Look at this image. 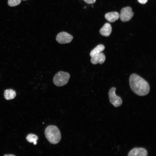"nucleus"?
<instances>
[{
  "mask_svg": "<svg viewBox=\"0 0 156 156\" xmlns=\"http://www.w3.org/2000/svg\"><path fill=\"white\" fill-rule=\"evenodd\" d=\"M129 83L131 90L138 96L146 95L149 92L150 87L148 83L136 74H132L130 75Z\"/></svg>",
  "mask_w": 156,
  "mask_h": 156,
  "instance_id": "f257e3e1",
  "label": "nucleus"
},
{
  "mask_svg": "<svg viewBox=\"0 0 156 156\" xmlns=\"http://www.w3.org/2000/svg\"><path fill=\"white\" fill-rule=\"evenodd\" d=\"M45 135L48 141L53 144L59 143L61 139L60 131L58 128L54 125H50L45 129Z\"/></svg>",
  "mask_w": 156,
  "mask_h": 156,
  "instance_id": "f03ea898",
  "label": "nucleus"
},
{
  "mask_svg": "<svg viewBox=\"0 0 156 156\" xmlns=\"http://www.w3.org/2000/svg\"><path fill=\"white\" fill-rule=\"evenodd\" d=\"M70 77V75L68 73L59 71L55 75L53 78V82L57 86H63L68 83Z\"/></svg>",
  "mask_w": 156,
  "mask_h": 156,
  "instance_id": "7ed1b4c3",
  "label": "nucleus"
},
{
  "mask_svg": "<svg viewBox=\"0 0 156 156\" xmlns=\"http://www.w3.org/2000/svg\"><path fill=\"white\" fill-rule=\"evenodd\" d=\"M116 89L114 87L111 88L109 90L108 95L110 103L115 107H118L122 104V101L120 96L116 95Z\"/></svg>",
  "mask_w": 156,
  "mask_h": 156,
  "instance_id": "20e7f679",
  "label": "nucleus"
},
{
  "mask_svg": "<svg viewBox=\"0 0 156 156\" xmlns=\"http://www.w3.org/2000/svg\"><path fill=\"white\" fill-rule=\"evenodd\" d=\"M132 8L127 6L123 8L121 10L120 15V20L123 22L129 21L133 17L134 13Z\"/></svg>",
  "mask_w": 156,
  "mask_h": 156,
  "instance_id": "39448f33",
  "label": "nucleus"
},
{
  "mask_svg": "<svg viewBox=\"0 0 156 156\" xmlns=\"http://www.w3.org/2000/svg\"><path fill=\"white\" fill-rule=\"evenodd\" d=\"M73 38L72 35L66 32L62 31L57 34L56 39L59 43L65 44L70 43Z\"/></svg>",
  "mask_w": 156,
  "mask_h": 156,
  "instance_id": "423d86ee",
  "label": "nucleus"
},
{
  "mask_svg": "<svg viewBox=\"0 0 156 156\" xmlns=\"http://www.w3.org/2000/svg\"><path fill=\"white\" fill-rule=\"evenodd\" d=\"M148 152L145 148L142 147H135L128 153V156H146Z\"/></svg>",
  "mask_w": 156,
  "mask_h": 156,
  "instance_id": "0eeeda50",
  "label": "nucleus"
},
{
  "mask_svg": "<svg viewBox=\"0 0 156 156\" xmlns=\"http://www.w3.org/2000/svg\"><path fill=\"white\" fill-rule=\"evenodd\" d=\"M105 60V56L104 53L101 52L92 57L90 61L93 64H96L98 63L102 64L104 63Z\"/></svg>",
  "mask_w": 156,
  "mask_h": 156,
  "instance_id": "6e6552de",
  "label": "nucleus"
},
{
  "mask_svg": "<svg viewBox=\"0 0 156 156\" xmlns=\"http://www.w3.org/2000/svg\"><path fill=\"white\" fill-rule=\"evenodd\" d=\"M120 14L116 12H109L106 14L105 16V18L111 23L115 22L119 18Z\"/></svg>",
  "mask_w": 156,
  "mask_h": 156,
  "instance_id": "1a4fd4ad",
  "label": "nucleus"
},
{
  "mask_svg": "<svg viewBox=\"0 0 156 156\" xmlns=\"http://www.w3.org/2000/svg\"><path fill=\"white\" fill-rule=\"evenodd\" d=\"M112 31L111 25L109 23H105L101 29L100 33L102 36L108 37L110 35Z\"/></svg>",
  "mask_w": 156,
  "mask_h": 156,
  "instance_id": "9d476101",
  "label": "nucleus"
},
{
  "mask_svg": "<svg viewBox=\"0 0 156 156\" xmlns=\"http://www.w3.org/2000/svg\"><path fill=\"white\" fill-rule=\"evenodd\" d=\"M16 95V92L12 89L6 90L4 92V96L7 100H10L14 99Z\"/></svg>",
  "mask_w": 156,
  "mask_h": 156,
  "instance_id": "9b49d317",
  "label": "nucleus"
},
{
  "mask_svg": "<svg viewBox=\"0 0 156 156\" xmlns=\"http://www.w3.org/2000/svg\"><path fill=\"white\" fill-rule=\"evenodd\" d=\"M105 49V47L103 44H99L97 45L91 51L90 53V56L92 57L95 55L101 52Z\"/></svg>",
  "mask_w": 156,
  "mask_h": 156,
  "instance_id": "f8f14e48",
  "label": "nucleus"
},
{
  "mask_svg": "<svg viewBox=\"0 0 156 156\" xmlns=\"http://www.w3.org/2000/svg\"><path fill=\"white\" fill-rule=\"evenodd\" d=\"M26 139L29 142H33L34 145H36L37 143L36 141L38 140V137L35 134L30 133L27 136Z\"/></svg>",
  "mask_w": 156,
  "mask_h": 156,
  "instance_id": "ddd939ff",
  "label": "nucleus"
},
{
  "mask_svg": "<svg viewBox=\"0 0 156 156\" xmlns=\"http://www.w3.org/2000/svg\"><path fill=\"white\" fill-rule=\"evenodd\" d=\"M22 0H8V4L10 7H14L19 5Z\"/></svg>",
  "mask_w": 156,
  "mask_h": 156,
  "instance_id": "4468645a",
  "label": "nucleus"
},
{
  "mask_svg": "<svg viewBox=\"0 0 156 156\" xmlns=\"http://www.w3.org/2000/svg\"><path fill=\"white\" fill-rule=\"evenodd\" d=\"M84 2L88 4H92L94 3L96 0H83Z\"/></svg>",
  "mask_w": 156,
  "mask_h": 156,
  "instance_id": "2eb2a0df",
  "label": "nucleus"
},
{
  "mask_svg": "<svg viewBox=\"0 0 156 156\" xmlns=\"http://www.w3.org/2000/svg\"><path fill=\"white\" fill-rule=\"evenodd\" d=\"M148 0H138V1L140 3L144 4L146 3Z\"/></svg>",
  "mask_w": 156,
  "mask_h": 156,
  "instance_id": "dca6fc26",
  "label": "nucleus"
},
{
  "mask_svg": "<svg viewBox=\"0 0 156 156\" xmlns=\"http://www.w3.org/2000/svg\"><path fill=\"white\" fill-rule=\"evenodd\" d=\"M3 156H15V155H12V154H5V155H4Z\"/></svg>",
  "mask_w": 156,
  "mask_h": 156,
  "instance_id": "f3484780",
  "label": "nucleus"
},
{
  "mask_svg": "<svg viewBox=\"0 0 156 156\" xmlns=\"http://www.w3.org/2000/svg\"><path fill=\"white\" fill-rule=\"evenodd\" d=\"M23 0V1H26V0Z\"/></svg>",
  "mask_w": 156,
  "mask_h": 156,
  "instance_id": "a211bd4d",
  "label": "nucleus"
}]
</instances>
